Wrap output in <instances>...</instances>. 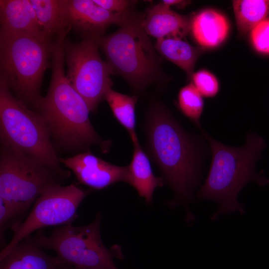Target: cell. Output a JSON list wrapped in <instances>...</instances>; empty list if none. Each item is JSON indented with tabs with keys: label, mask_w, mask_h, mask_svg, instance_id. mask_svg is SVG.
<instances>
[{
	"label": "cell",
	"mask_w": 269,
	"mask_h": 269,
	"mask_svg": "<svg viewBox=\"0 0 269 269\" xmlns=\"http://www.w3.org/2000/svg\"><path fill=\"white\" fill-rule=\"evenodd\" d=\"M250 37L257 52L269 55V17L260 22L251 29Z\"/></svg>",
	"instance_id": "cell-24"
},
{
	"label": "cell",
	"mask_w": 269,
	"mask_h": 269,
	"mask_svg": "<svg viewBox=\"0 0 269 269\" xmlns=\"http://www.w3.org/2000/svg\"><path fill=\"white\" fill-rule=\"evenodd\" d=\"M94 38H84L78 42L65 41L66 76L76 91L95 112L112 86L113 70L101 57Z\"/></svg>",
	"instance_id": "cell-9"
},
{
	"label": "cell",
	"mask_w": 269,
	"mask_h": 269,
	"mask_svg": "<svg viewBox=\"0 0 269 269\" xmlns=\"http://www.w3.org/2000/svg\"><path fill=\"white\" fill-rule=\"evenodd\" d=\"M131 16L109 11L93 0H68L65 15L67 29L72 28L84 38L104 35L112 24L122 25Z\"/></svg>",
	"instance_id": "cell-11"
},
{
	"label": "cell",
	"mask_w": 269,
	"mask_h": 269,
	"mask_svg": "<svg viewBox=\"0 0 269 269\" xmlns=\"http://www.w3.org/2000/svg\"><path fill=\"white\" fill-rule=\"evenodd\" d=\"M146 149L174 192L173 204H187L198 185L206 150L202 137L186 131L169 111L153 102L144 122Z\"/></svg>",
	"instance_id": "cell-1"
},
{
	"label": "cell",
	"mask_w": 269,
	"mask_h": 269,
	"mask_svg": "<svg viewBox=\"0 0 269 269\" xmlns=\"http://www.w3.org/2000/svg\"><path fill=\"white\" fill-rule=\"evenodd\" d=\"M233 6L238 29L243 34L269 15V0H233Z\"/></svg>",
	"instance_id": "cell-21"
},
{
	"label": "cell",
	"mask_w": 269,
	"mask_h": 269,
	"mask_svg": "<svg viewBox=\"0 0 269 269\" xmlns=\"http://www.w3.org/2000/svg\"><path fill=\"white\" fill-rule=\"evenodd\" d=\"M101 221L98 213L87 225H62L55 228L49 236L39 232L33 237L42 248L53 250L60 261L77 269H119L113 260L118 256L102 241Z\"/></svg>",
	"instance_id": "cell-8"
},
{
	"label": "cell",
	"mask_w": 269,
	"mask_h": 269,
	"mask_svg": "<svg viewBox=\"0 0 269 269\" xmlns=\"http://www.w3.org/2000/svg\"><path fill=\"white\" fill-rule=\"evenodd\" d=\"M59 160L73 172L80 183L94 189H102L119 182H127L128 166L113 164L90 151L59 158Z\"/></svg>",
	"instance_id": "cell-12"
},
{
	"label": "cell",
	"mask_w": 269,
	"mask_h": 269,
	"mask_svg": "<svg viewBox=\"0 0 269 269\" xmlns=\"http://www.w3.org/2000/svg\"><path fill=\"white\" fill-rule=\"evenodd\" d=\"M165 5L170 7L172 5H177L185 2V1L180 0H164L161 1Z\"/></svg>",
	"instance_id": "cell-27"
},
{
	"label": "cell",
	"mask_w": 269,
	"mask_h": 269,
	"mask_svg": "<svg viewBox=\"0 0 269 269\" xmlns=\"http://www.w3.org/2000/svg\"><path fill=\"white\" fill-rule=\"evenodd\" d=\"M188 18L162 2L149 8L140 25L148 35L157 39L166 37L183 38L190 30Z\"/></svg>",
	"instance_id": "cell-13"
},
{
	"label": "cell",
	"mask_w": 269,
	"mask_h": 269,
	"mask_svg": "<svg viewBox=\"0 0 269 269\" xmlns=\"http://www.w3.org/2000/svg\"><path fill=\"white\" fill-rule=\"evenodd\" d=\"M190 30L200 45L213 47L225 39L229 30V24L226 17L221 13L213 10H205L193 18Z\"/></svg>",
	"instance_id": "cell-17"
},
{
	"label": "cell",
	"mask_w": 269,
	"mask_h": 269,
	"mask_svg": "<svg viewBox=\"0 0 269 269\" xmlns=\"http://www.w3.org/2000/svg\"><path fill=\"white\" fill-rule=\"evenodd\" d=\"M100 6L111 12L128 14L132 1L126 0H93Z\"/></svg>",
	"instance_id": "cell-26"
},
{
	"label": "cell",
	"mask_w": 269,
	"mask_h": 269,
	"mask_svg": "<svg viewBox=\"0 0 269 269\" xmlns=\"http://www.w3.org/2000/svg\"><path fill=\"white\" fill-rule=\"evenodd\" d=\"M88 192L71 184H56L46 189L35 201L26 219L11 226L13 235L2 249L0 259L20 242L43 228L72 224L77 210Z\"/></svg>",
	"instance_id": "cell-10"
},
{
	"label": "cell",
	"mask_w": 269,
	"mask_h": 269,
	"mask_svg": "<svg viewBox=\"0 0 269 269\" xmlns=\"http://www.w3.org/2000/svg\"><path fill=\"white\" fill-rule=\"evenodd\" d=\"M140 20L130 16L114 33L94 38L113 73L121 75L136 92L156 80L159 59Z\"/></svg>",
	"instance_id": "cell-6"
},
{
	"label": "cell",
	"mask_w": 269,
	"mask_h": 269,
	"mask_svg": "<svg viewBox=\"0 0 269 269\" xmlns=\"http://www.w3.org/2000/svg\"><path fill=\"white\" fill-rule=\"evenodd\" d=\"M68 0H30L42 32L52 37L69 31L65 24Z\"/></svg>",
	"instance_id": "cell-19"
},
{
	"label": "cell",
	"mask_w": 269,
	"mask_h": 269,
	"mask_svg": "<svg viewBox=\"0 0 269 269\" xmlns=\"http://www.w3.org/2000/svg\"><path fill=\"white\" fill-rule=\"evenodd\" d=\"M17 217V215L8 205L0 199V243H4V233L8 226Z\"/></svg>",
	"instance_id": "cell-25"
},
{
	"label": "cell",
	"mask_w": 269,
	"mask_h": 269,
	"mask_svg": "<svg viewBox=\"0 0 269 269\" xmlns=\"http://www.w3.org/2000/svg\"><path fill=\"white\" fill-rule=\"evenodd\" d=\"M57 269H78L67 264L62 263Z\"/></svg>",
	"instance_id": "cell-28"
},
{
	"label": "cell",
	"mask_w": 269,
	"mask_h": 269,
	"mask_svg": "<svg viewBox=\"0 0 269 269\" xmlns=\"http://www.w3.org/2000/svg\"><path fill=\"white\" fill-rule=\"evenodd\" d=\"M155 49L162 56L173 62L189 76H192L195 63L203 49L183 38L166 37L156 39Z\"/></svg>",
	"instance_id": "cell-18"
},
{
	"label": "cell",
	"mask_w": 269,
	"mask_h": 269,
	"mask_svg": "<svg viewBox=\"0 0 269 269\" xmlns=\"http://www.w3.org/2000/svg\"><path fill=\"white\" fill-rule=\"evenodd\" d=\"M178 104L182 114L189 119L200 130L202 128L200 118L204 108L202 96L192 83L181 88Z\"/></svg>",
	"instance_id": "cell-22"
},
{
	"label": "cell",
	"mask_w": 269,
	"mask_h": 269,
	"mask_svg": "<svg viewBox=\"0 0 269 269\" xmlns=\"http://www.w3.org/2000/svg\"><path fill=\"white\" fill-rule=\"evenodd\" d=\"M65 178L28 156L2 145L0 199L18 216L25 213L48 188Z\"/></svg>",
	"instance_id": "cell-7"
},
{
	"label": "cell",
	"mask_w": 269,
	"mask_h": 269,
	"mask_svg": "<svg viewBox=\"0 0 269 269\" xmlns=\"http://www.w3.org/2000/svg\"><path fill=\"white\" fill-rule=\"evenodd\" d=\"M132 160L128 166L127 182L133 186L139 195L150 203L155 188L163 184L162 178L153 174L147 155L142 150L139 141L133 143Z\"/></svg>",
	"instance_id": "cell-16"
},
{
	"label": "cell",
	"mask_w": 269,
	"mask_h": 269,
	"mask_svg": "<svg viewBox=\"0 0 269 269\" xmlns=\"http://www.w3.org/2000/svg\"><path fill=\"white\" fill-rule=\"evenodd\" d=\"M43 249L28 236L0 259V269H57L62 262Z\"/></svg>",
	"instance_id": "cell-14"
},
{
	"label": "cell",
	"mask_w": 269,
	"mask_h": 269,
	"mask_svg": "<svg viewBox=\"0 0 269 269\" xmlns=\"http://www.w3.org/2000/svg\"><path fill=\"white\" fill-rule=\"evenodd\" d=\"M200 131L210 144L212 157L208 176L197 194V198L217 204V211L210 217L212 220L235 212L243 215L244 205L238 200L241 190L251 182L260 186L269 184V179L255 169L256 163L262 157V152L266 146L265 140L250 132L244 145L232 147L214 139L203 129Z\"/></svg>",
	"instance_id": "cell-2"
},
{
	"label": "cell",
	"mask_w": 269,
	"mask_h": 269,
	"mask_svg": "<svg viewBox=\"0 0 269 269\" xmlns=\"http://www.w3.org/2000/svg\"><path fill=\"white\" fill-rule=\"evenodd\" d=\"M0 23L1 33H43L30 0H0Z\"/></svg>",
	"instance_id": "cell-15"
},
{
	"label": "cell",
	"mask_w": 269,
	"mask_h": 269,
	"mask_svg": "<svg viewBox=\"0 0 269 269\" xmlns=\"http://www.w3.org/2000/svg\"><path fill=\"white\" fill-rule=\"evenodd\" d=\"M193 84L197 90L205 97H214L218 92L219 86L216 77L206 70H200L193 73Z\"/></svg>",
	"instance_id": "cell-23"
},
{
	"label": "cell",
	"mask_w": 269,
	"mask_h": 269,
	"mask_svg": "<svg viewBox=\"0 0 269 269\" xmlns=\"http://www.w3.org/2000/svg\"><path fill=\"white\" fill-rule=\"evenodd\" d=\"M0 136L2 145L19 151L66 178L39 113L30 110L0 78Z\"/></svg>",
	"instance_id": "cell-5"
},
{
	"label": "cell",
	"mask_w": 269,
	"mask_h": 269,
	"mask_svg": "<svg viewBox=\"0 0 269 269\" xmlns=\"http://www.w3.org/2000/svg\"><path fill=\"white\" fill-rule=\"evenodd\" d=\"M54 42L43 33H0V78L12 94L38 109L44 74L49 66Z\"/></svg>",
	"instance_id": "cell-4"
},
{
	"label": "cell",
	"mask_w": 269,
	"mask_h": 269,
	"mask_svg": "<svg viewBox=\"0 0 269 269\" xmlns=\"http://www.w3.org/2000/svg\"><path fill=\"white\" fill-rule=\"evenodd\" d=\"M104 99L115 118L128 131L133 143L139 141L135 132L137 97L122 94L111 88L106 93Z\"/></svg>",
	"instance_id": "cell-20"
},
{
	"label": "cell",
	"mask_w": 269,
	"mask_h": 269,
	"mask_svg": "<svg viewBox=\"0 0 269 269\" xmlns=\"http://www.w3.org/2000/svg\"><path fill=\"white\" fill-rule=\"evenodd\" d=\"M64 47L56 45L52 55V74L47 93L38 108L51 135L70 149L99 146L105 152L110 141L102 139L89 119V107L72 85L65 73Z\"/></svg>",
	"instance_id": "cell-3"
}]
</instances>
